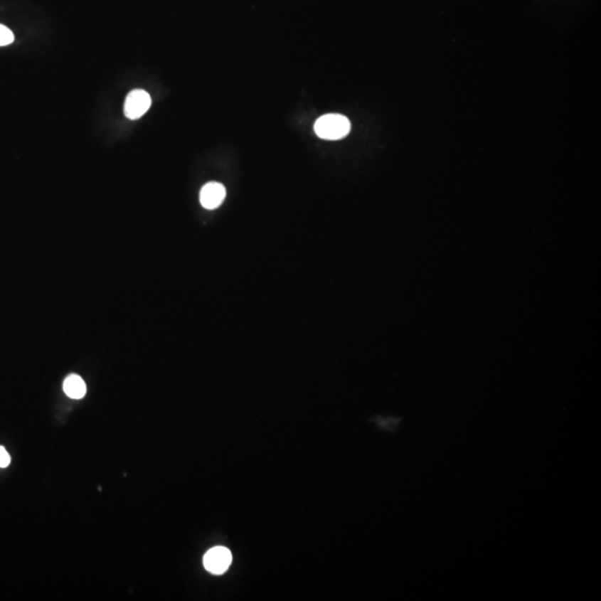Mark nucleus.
Returning a JSON list of instances; mask_svg holds the SVG:
<instances>
[{
    "label": "nucleus",
    "mask_w": 601,
    "mask_h": 601,
    "mask_svg": "<svg viewBox=\"0 0 601 601\" xmlns=\"http://www.w3.org/2000/svg\"><path fill=\"white\" fill-rule=\"evenodd\" d=\"M151 100L149 92L135 90L128 94L124 106V113L129 119H139L151 107Z\"/></svg>",
    "instance_id": "nucleus-2"
},
{
    "label": "nucleus",
    "mask_w": 601,
    "mask_h": 601,
    "mask_svg": "<svg viewBox=\"0 0 601 601\" xmlns=\"http://www.w3.org/2000/svg\"><path fill=\"white\" fill-rule=\"evenodd\" d=\"M232 563V553L224 547H216L204 555V567L213 575H222Z\"/></svg>",
    "instance_id": "nucleus-3"
},
{
    "label": "nucleus",
    "mask_w": 601,
    "mask_h": 601,
    "mask_svg": "<svg viewBox=\"0 0 601 601\" xmlns=\"http://www.w3.org/2000/svg\"><path fill=\"white\" fill-rule=\"evenodd\" d=\"M14 41H15V36L13 31L0 23V46H8L13 44Z\"/></svg>",
    "instance_id": "nucleus-6"
},
{
    "label": "nucleus",
    "mask_w": 601,
    "mask_h": 601,
    "mask_svg": "<svg viewBox=\"0 0 601 601\" xmlns=\"http://www.w3.org/2000/svg\"><path fill=\"white\" fill-rule=\"evenodd\" d=\"M314 131L320 139L338 141L350 133V120L340 114H328L315 122Z\"/></svg>",
    "instance_id": "nucleus-1"
},
{
    "label": "nucleus",
    "mask_w": 601,
    "mask_h": 601,
    "mask_svg": "<svg viewBox=\"0 0 601 601\" xmlns=\"http://www.w3.org/2000/svg\"><path fill=\"white\" fill-rule=\"evenodd\" d=\"M64 391L72 399L80 400L85 397L87 388L84 380L77 374H70L64 382Z\"/></svg>",
    "instance_id": "nucleus-5"
},
{
    "label": "nucleus",
    "mask_w": 601,
    "mask_h": 601,
    "mask_svg": "<svg viewBox=\"0 0 601 601\" xmlns=\"http://www.w3.org/2000/svg\"><path fill=\"white\" fill-rule=\"evenodd\" d=\"M11 463V456L4 447H0V468H7Z\"/></svg>",
    "instance_id": "nucleus-7"
},
{
    "label": "nucleus",
    "mask_w": 601,
    "mask_h": 601,
    "mask_svg": "<svg viewBox=\"0 0 601 601\" xmlns=\"http://www.w3.org/2000/svg\"><path fill=\"white\" fill-rule=\"evenodd\" d=\"M225 187L220 183L212 182L203 186L201 190L200 200L203 208L208 210L218 208L225 198Z\"/></svg>",
    "instance_id": "nucleus-4"
}]
</instances>
